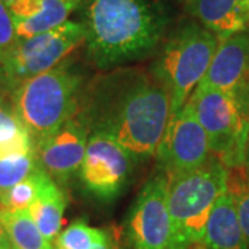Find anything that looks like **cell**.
Here are the masks:
<instances>
[{"label": "cell", "mask_w": 249, "mask_h": 249, "mask_svg": "<svg viewBox=\"0 0 249 249\" xmlns=\"http://www.w3.org/2000/svg\"><path fill=\"white\" fill-rule=\"evenodd\" d=\"M196 89L232 93L249 89V31L219 40L211 65Z\"/></svg>", "instance_id": "obj_12"}, {"label": "cell", "mask_w": 249, "mask_h": 249, "mask_svg": "<svg viewBox=\"0 0 249 249\" xmlns=\"http://www.w3.org/2000/svg\"><path fill=\"white\" fill-rule=\"evenodd\" d=\"M88 142L86 127L72 116L60 129L36 144V158L55 183H65L79 172Z\"/></svg>", "instance_id": "obj_11"}, {"label": "cell", "mask_w": 249, "mask_h": 249, "mask_svg": "<svg viewBox=\"0 0 249 249\" xmlns=\"http://www.w3.org/2000/svg\"><path fill=\"white\" fill-rule=\"evenodd\" d=\"M212 157L209 140L190 103L170 116L157 158L169 178L201 168Z\"/></svg>", "instance_id": "obj_9"}, {"label": "cell", "mask_w": 249, "mask_h": 249, "mask_svg": "<svg viewBox=\"0 0 249 249\" xmlns=\"http://www.w3.org/2000/svg\"><path fill=\"white\" fill-rule=\"evenodd\" d=\"M169 178H152L137 196L126 222L133 249H178L168 208Z\"/></svg>", "instance_id": "obj_8"}, {"label": "cell", "mask_w": 249, "mask_h": 249, "mask_svg": "<svg viewBox=\"0 0 249 249\" xmlns=\"http://www.w3.org/2000/svg\"><path fill=\"white\" fill-rule=\"evenodd\" d=\"M244 163H245V169L248 172L249 176V134H248V140H247V147H245V160H244Z\"/></svg>", "instance_id": "obj_26"}, {"label": "cell", "mask_w": 249, "mask_h": 249, "mask_svg": "<svg viewBox=\"0 0 249 249\" xmlns=\"http://www.w3.org/2000/svg\"><path fill=\"white\" fill-rule=\"evenodd\" d=\"M133 155L103 130L91 134L85 158L80 165L79 178L91 196L111 201L119 196L127 183Z\"/></svg>", "instance_id": "obj_10"}, {"label": "cell", "mask_w": 249, "mask_h": 249, "mask_svg": "<svg viewBox=\"0 0 249 249\" xmlns=\"http://www.w3.org/2000/svg\"><path fill=\"white\" fill-rule=\"evenodd\" d=\"M97 249H121V247H119V244H118V242L111 237L106 244H103V245H101V247H98Z\"/></svg>", "instance_id": "obj_25"}, {"label": "cell", "mask_w": 249, "mask_h": 249, "mask_svg": "<svg viewBox=\"0 0 249 249\" xmlns=\"http://www.w3.org/2000/svg\"><path fill=\"white\" fill-rule=\"evenodd\" d=\"M86 40L83 22L67 21L49 32L19 39L0 61V91L11 93L19 83L60 65Z\"/></svg>", "instance_id": "obj_7"}, {"label": "cell", "mask_w": 249, "mask_h": 249, "mask_svg": "<svg viewBox=\"0 0 249 249\" xmlns=\"http://www.w3.org/2000/svg\"><path fill=\"white\" fill-rule=\"evenodd\" d=\"M219 37L206 28L190 24L168 40L155 65L157 78L170 94V116L188 103L196 86L204 79Z\"/></svg>", "instance_id": "obj_6"}, {"label": "cell", "mask_w": 249, "mask_h": 249, "mask_svg": "<svg viewBox=\"0 0 249 249\" xmlns=\"http://www.w3.org/2000/svg\"><path fill=\"white\" fill-rule=\"evenodd\" d=\"M14 18L10 9L0 0V61L6 58L18 43Z\"/></svg>", "instance_id": "obj_22"}, {"label": "cell", "mask_w": 249, "mask_h": 249, "mask_svg": "<svg viewBox=\"0 0 249 249\" xmlns=\"http://www.w3.org/2000/svg\"><path fill=\"white\" fill-rule=\"evenodd\" d=\"M1 1H3V3H4V4L9 7V9H11L13 6H16V4H17L19 0H1Z\"/></svg>", "instance_id": "obj_27"}, {"label": "cell", "mask_w": 249, "mask_h": 249, "mask_svg": "<svg viewBox=\"0 0 249 249\" xmlns=\"http://www.w3.org/2000/svg\"><path fill=\"white\" fill-rule=\"evenodd\" d=\"M111 238L103 229L91 227L85 220H75L54 241L55 249H97Z\"/></svg>", "instance_id": "obj_19"}, {"label": "cell", "mask_w": 249, "mask_h": 249, "mask_svg": "<svg viewBox=\"0 0 249 249\" xmlns=\"http://www.w3.org/2000/svg\"><path fill=\"white\" fill-rule=\"evenodd\" d=\"M242 3H244V7L247 10V14H248V21H249V0H242Z\"/></svg>", "instance_id": "obj_28"}, {"label": "cell", "mask_w": 249, "mask_h": 249, "mask_svg": "<svg viewBox=\"0 0 249 249\" xmlns=\"http://www.w3.org/2000/svg\"><path fill=\"white\" fill-rule=\"evenodd\" d=\"M234 199L237 204V213H238L241 229H242V232H244V237H245L249 249V190L245 191L238 198H234Z\"/></svg>", "instance_id": "obj_23"}, {"label": "cell", "mask_w": 249, "mask_h": 249, "mask_svg": "<svg viewBox=\"0 0 249 249\" xmlns=\"http://www.w3.org/2000/svg\"><path fill=\"white\" fill-rule=\"evenodd\" d=\"M227 168L212 155L201 168L169 178L168 208L178 249L198 248L217 199L226 193Z\"/></svg>", "instance_id": "obj_3"}, {"label": "cell", "mask_w": 249, "mask_h": 249, "mask_svg": "<svg viewBox=\"0 0 249 249\" xmlns=\"http://www.w3.org/2000/svg\"><path fill=\"white\" fill-rule=\"evenodd\" d=\"M80 82L79 75L64 61L24 80L11 93V106L35 145L73 116Z\"/></svg>", "instance_id": "obj_2"}, {"label": "cell", "mask_w": 249, "mask_h": 249, "mask_svg": "<svg viewBox=\"0 0 249 249\" xmlns=\"http://www.w3.org/2000/svg\"><path fill=\"white\" fill-rule=\"evenodd\" d=\"M196 249H248L238 220L235 199L227 191L214 205Z\"/></svg>", "instance_id": "obj_13"}, {"label": "cell", "mask_w": 249, "mask_h": 249, "mask_svg": "<svg viewBox=\"0 0 249 249\" xmlns=\"http://www.w3.org/2000/svg\"><path fill=\"white\" fill-rule=\"evenodd\" d=\"M67 208L65 194L50 176H47L39 190V194L29 206V213L36 227L46 240L54 244L61 232L64 211Z\"/></svg>", "instance_id": "obj_15"}, {"label": "cell", "mask_w": 249, "mask_h": 249, "mask_svg": "<svg viewBox=\"0 0 249 249\" xmlns=\"http://www.w3.org/2000/svg\"><path fill=\"white\" fill-rule=\"evenodd\" d=\"M170 119V94L162 85L142 82L129 90L103 132L136 158L157 155Z\"/></svg>", "instance_id": "obj_4"}, {"label": "cell", "mask_w": 249, "mask_h": 249, "mask_svg": "<svg viewBox=\"0 0 249 249\" xmlns=\"http://www.w3.org/2000/svg\"><path fill=\"white\" fill-rule=\"evenodd\" d=\"M183 1H186V3H188V1H190V0H183Z\"/></svg>", "instance_id": "obj_29"}, {"label": "cell", "mask_w": 249, "mask_h": 249, "mask_svg": "<svg viewBox=\"0 0 249 249\" xmlns=\"http://www.w3.org/2000/svg\"><path fill=\"white\" fill-rule=\"evenodd\" d=\"M0 222L9 234L11 249H55L36 227L29 211L0 208Z\"/></svg>", "instance_id": "obj_18"}, {"label": "cell", "mask_w": 249, "mask_h": 249, "mask_svg": "<svg viewBox=\"0 0 249 249\" xmlns=\"http://www.w3.org/2000/svg\"><path fill=\"white\" fill-rule=\"evenodd\" d=\"M83 25L90 57L108 67L148 53L160 42L165 19L150 0H88Z\"/></svg>", "instance_id": "obj_1"}, {"label": "cell", "mask_w": 249, "mask_h": 249, "mask_svg": "<svg viewBox=\"0 0 249 249\" xmlns=\"http://www.w3.org/2000/svg\"><path fill=\"white\" fill-rule=\"evenodd\" d=\"M187 6L202 27L219 39L249 31L248 14L242 0H190Z\"/></svg>", "instance_id": "obj_14"}, {"label": "cell", "mask_w": 249, "mask_h": 249, "mask_svg": "<svg viewBox=\"0 0 249 249\" xmlns=\"http://www.w3.org/2000/svg\"><path fill=\"white\" fill-rule=\"evenodd\" d=\"M206 132L211 152L226 168L245 165L249 134V89L242 93L196 89L188 100Z\"/></svg>", "instance_id": "obj_5"}, {"label": "cell", "mask_w": 249, "mask_h": 249, "mask_svg": "<svg viewBox=\"0 0 249 249\" xmlns=\"http://www.w3.org/2000/svg\"><path fill=\"white\" fill-rule=\"evenodd\" d=\"M49 175L39 165L27 178L0 196V208L7 211H27L34 204L39 190Z\"/></svg>", "instance_id": "obj_20"}, {"label": "cell", "mask_w": 249, "mask_h": 249, "mask_svg": "<svg viewBox=\"0 0 249 249\" xmlns=\"http://www.w3.org/2000/svg\"><path fill=\"white\" fill-rule=\"evenodd\" d=\"M0 249H11L9 234H7L1 222H0Z\"/></svg>", "instance_id": "obj_24"}, {"label": "cell", "mask_w": 249, "mask_h": 249, "mask_svg": "<svg viewBox=\"0 0 249 249\" xmlns=\"http://www.w3.org/2000/svg\"><path fill=\"white\" fill-rule=\"evenodd\" d=\"M39 166L36 151L0 158V196L27 178Z\"/></svg>", "instance_id": "obj_21"}, {"label": "cell", "mask_w": 249, "mask_h": 249, "mask_svg": "<svg viewBox=\"0 0 249 249\" xmlns=\"http://www.w3.org/2000/svg\"><path fill=\"white\" fill-rule=\"evenodd\" d=\"M83 0H36L34 13L27 18L14 19L18 39L49 32L68 21Z\"/></svg>", "instance_id": "obj_16"}, {"label": "cell", "mask_w": 249, "mask_h": 249, "mask_svg": "<svg viewBox=\"0 0 249 249\" xmlns=\"http://www.w3.org/2000/svg\"><path fill=\"white\" fill-rule=\"evenodd\" d=\"M36 145L11 101L0 97V158L35 152Z\"/></svg>", "instance_id": "obj_17"}]
</instances>
